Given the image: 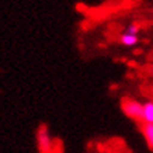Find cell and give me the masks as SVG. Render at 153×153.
Listing matches in <instances>:
<instances>
[{
  "mask_svg": "<svg viewBox=\"0 0 153 153\" xmlns=\"http://www.w3.org/2000/svg\"><path fill=\"white\" fill-rule=\"evenodd\" d=\"M121 110L128 118L142 122L143 121V102H139L135 98H124L121 101Z\"/></svg>",
  "mask_w": 153,
  "mask_h": 153,
  "instance_id": "obj_1",
  "label": "cell"
},
{
  "mask_svg": "<svg viewBox=\"0 0 153 153\" xmlns=\"http://www.w3.org/2000/svg\"><path fill=\"white\" fill-rule=\"evenodd\" d=\"M37 145H38L39 153H52L53 152V143H52L51 134H49L47 125H39V128H38Z\"/></svg>",
  "mask_w": 153,
  "mask_h": 153,
  "instance_id": "obj_2",
  "label": "cell"
},
{
  "mask_svg": "<svg viewBox=\"0 0 153 153\" xmlns=\"http://www.w3.org/2000/svg\"><path fill=\"white\" fill-rule=\"evenodd\" d=\"M140 38L138 35H132V34H121L120 37H118V42H120L121 45H124V47H128V48H132V47H136L138 44H139Z\"/></svg>",
  "mask_w": 153,
  "mask_h": 153,
  "instance_id": "obj_3",
  "label": "cell"
},
{
  "mask_svg": "<svg viewBox=\"0 0 153 153\" xmlns=\"http://www.w3.org/2000/svg\"><path fill=\"white\" fill-rule=\"evenodd\" d=\"M140 134L145 138L149 148L153 149V124L142 122V125H140Z\"/></svg>",
  "mask_w": 153,
  "mask_h": 153,
  "instance_id": "obj_4",
  "label": "cell"
},
{
  "mask_svg": "<svg viewBox=\"0 0 153 153\" xmlns=\"http://www.w3.org/2000/svg\"><path fill=\"white\" fill-rule=\"evenodd\" d=\"M146 124H153V101L143 102V121Z\"/></svg>",
  "mask_w": 153,
  "mask_h": 153,
  "instance_id": "obj_5",
  "label": "cell"
},
{
  "mask_svg": "<svg viewBox=\"0 0 153 153\" xmlns=\"http://www.w3.org/2000/svg\"><path fill=\"white\" fill-rule=\"evenodd\" d=\"M139 31H140V27L138 25V24H135V23L129 24V25L125 28V33L126 34H132V35H138Z\"/></svg>",
  "mask_w": 153,
  "mask_h": 153,
  "instance_id": "obj_6",
  "label": "cell"
},
{
  "mask_svg": "<svg viewBox=\"0 0 153 153\" xmlns=\"http://www.w3.org/2000/svg\"><path fill=\"white\" fill-rule=\"evenodd\" d=\"M150 73H152V76H153V68H152V70H150Z\"/></svg>",
  "mask_w": 153,
  "mask_h": 153,
  "instance_id": "obj_7",
  "label": "cell"
}]
</instances>
